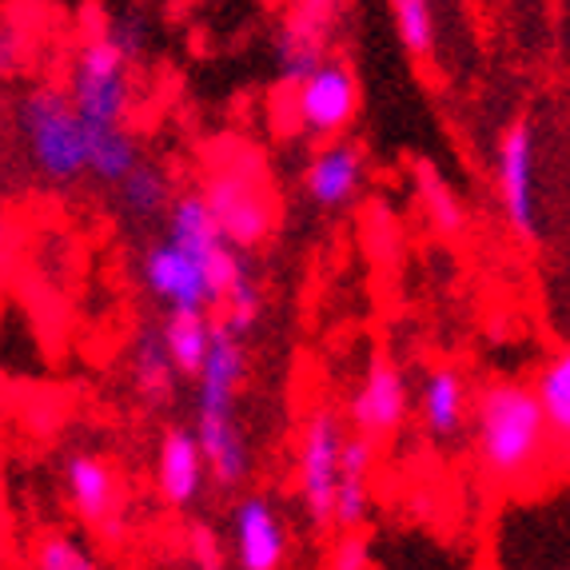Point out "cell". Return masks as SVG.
<instances>
[{"mask_svg": "<svg viewBox=\"0 0 570 570\" xmlns=\"http://www.w3.org/2000/svg\"><path fill=\"white\" fill-rule=\"evenodd\" d=\"M466 428H471L479 479L503 494L531 487L551 466V451L562 455L531 387L519 380H491L471 391Z\"/></svg>", "mask_w": 570, "mask_h": 570, "instance_id": "obj_1", "label": "cell"}, {"mask_svg": "<svg viewBox=\"0 0 570 570\" xmlns=\"http://www.w3.org/2000/svg\"><path fill=\"white\" fill-rule=\"evenodd\" d=\"M17 132L32 171L52 188H72L85 180V124L68 105L65 88L40 85L24 92L17 108Z\"/></svg>", "mask_w": 570, "mask_h": 570, "instance_id": "obj_2", "label": "cell"}, {"mask_svg": "<svg viewBox=\"0 0 570 570\" xmlns=\"http://www.w3.org/2000/svg\"><path fill=\"white\" fill-rule=\"evenodd\" d=\"M65 96L85 128H120V124H128L136 100L132 57L116 45L108 29L88 37L72 52Z\"/></svg>", "mask_w": 570, "mask_h": 570, "instance_id": "obj_3", "label": "cell"}, {"mask_svg": "<svg viewBox=\"0 0 570 570\" xmlns=\"http://www.w3.org/2000/svg\"><path fill=\"white\" fill-rule=\"evenodd\" d=\"M347 439V423L332 407H312L295 435V499L304 523L315 534L332 531V494L340 475V451Z\"/></svg>", "mask_w": 570, "mask_h": 570, "instance_id": "obj_4", "label": "cell"}, {"mask_svg": "<svg viewBox=\"0 0 570 570\" xmlns=\"http://www.w3.org/2000/svg\"><path fill=\"white\" fill-rule=\"evenodd\" d=\"M204 204H208L216 228L224 232L236 252L247 247H259L272 228H276V204H272V191H267L264 176H259L252 164L239 160H219L216 171L208 176V188L200 191Z\"/></svg>", "mask_w": 570, "mask_h": 570, "instance_id": "obj_5", "label": "cell"}, {"mask_svg": "<svg viewBox=\"0 0 570 570\" xmlns=\"http://www.w3.org/2000/svg\"><path fill=\"white\" fill-rule=\"evenodd\" d=\"M60 487L80 523L100 539L120 542L128 531V507H124V483L112 459L96 451H72L60 466Z\"/></svg>", "mask_w": 570, "mask_h": 570, "instance_id": "obj_6", "label": "cell"}, {"mask_svg": "<svg viewBox=\"0 0 570 570\" xmlns=\"http://www.w3.org/2000/svg\"><path fill=\"white\" fill-rule=\"evenodd\" d=\"M160 219H164L160 236L171 239V244H180L188 256L200 259L212 287H216V299H224V292L247 272V259H244V252H236V247L224 239V232L216 228V219H212L200 191H176Z\"/></svg>", "mask_w": 570, "mask_h": 570, "instance_id": "obj_7", "label": "cell"}, {"mask_svg": "<svg viewBox=\"0 0 570 570\" xmlns=\"http://www.w3.org/2000/svg\"><path fill=\"white\" fill-rule=\"evenodd\" d=\"M292 112L299 132L315 140H343L360 116V77L340 57H327L299 85H292Z\"/></svg>", "mask_w": 570, "mask_h": 570, "instance_id": "obj_8", "label": "cell"}, {"mask_svg": "<svg viewBox=\"0 0 570 570\" xmlns=\"http://www.w3.org/2000/svg\"><path fill=\"white\" fill-rule=\"evenodd\" d=\"M494 191L507 228L519 239L539 236V140L527 120H514L494 153Z\"/></svg>", "mask_w": 570, "mask_h": 570, "instance_id": "obj_9", "label": "cell"}, {"mask_svg": "<svg viewBox=\"0 0 570 570\" xmlns=\"http://www.w3.org/2000/svg\"><path fill=\"white\" fill-rule=\"evenodd\" d=\"M411 419V383L407 371L387 355H375L367 363V371L355 383L352 400H347V431L367 443H387L403 431V423Z\"/></svg>", "mask_w": 570, "mask_h": 570, "instance_id": "obj_10", "label": "cell"}, {"mask_svg": "<svg viewBox=\"0 0 570 570\" xmlns=\"http://www.w3.org/2000/svg\"><path fill=\"white\" fill-rule=\"evenodd\" d=\"M236 570H287L292 559V531L276 499L264 491H247L232 503L228 514V542Z\"/></svg>", "mask_w": 570, "mask_h": 570, "instance_id": "obj_11", "label": "cell"}, {"mask_svg": "<svg viewBox=\"0 0 570 570\" xmlns=\"http://www.w3.org/2000/svg\"><path fill=\"white\" fill-rule=\"evenodd\" d=\"M140 284L153 295L164 312H212L219 304L216 287H212L208 272L200 259L188 256L180 244L156 236L153 244L140 252Z\"/></svg>", "mask_w": 570, "mask_h": 570, "instance_id": "obj_12", "label": "cell"}, {"mask_svg": "<svg viewBox=\"0 0 570 570\" xmlns=\"http://www.w3.org/2000/svg\"><path fill=\"white\" fill-rule=\"evenodd\" d=\"M367 188V153L352 140H324L304 168V196L320 212L352 208Z\"/></svg>", "mask_w": 570, "mask_h": 570, "instance_id": "obj_13", "label": "cell"}, {"mask_svg": "<svg viewBox=\"0 0 570 570\" xmlns=\"http://www.w3.org/2000/svg\"><path fill=\"white\" fill-rule=\"evenodd\" d=\"M196 380V419H239V391L247 380V347L216 324Z\"/></svg>", "mask_w": 570, "mask_h": 570, "instance_id": "obj_14", "label": "cell"}, {"mask_svg": "<svg viewBox=\"0 0 570 570\" xmlns=\"http://www.w3.org/2000/svg\"><path fill=\"white\" fill-rule=\"evenodd\" d=\"M153 479L156 494L171 511H191L204 499V491H208V466H204V455L188 428H168L160 435L153 459Z\"/></svg>", "mask_w": 570, "mask_h": 570, "instance_id": "obj_15", "label": "cell"}, {"mask_svg": "<svg viewBox=\"0 0 570 570\" xmlns=\"http://www.w3.org/2000/svg\"><path fill=\"white\" fill-rule=\"evenodd\" d=\"M466 411H471V383L455 363H435L423 371L415 395V415L419 428L428 431L435 443H451L463 435Z\"/></svg>", "mask_w": 570, "mask_h": 570, "instance_id": "obj_16", "label": "cell"}, {"mask_svg": "<svg viewBox=\"0 0 570 570\" xmlns=\"http://www.w3.org/2000/svg\"><path fill=\"white\" fill-rule=\"evenodd\" d=\"M375 463H380V448L347 431L343 451H340L335 494H332V531H360V527L367 523Z\"/></svg>", "mask_w": 570, "mask_h": 570, "instance_id": "obj_17", "label": "cell"}, {"mask_svg": "<svg viewBox=\"0 0 570 570\" xmlns=\"http://www.w3.org/2000/svg\"><path fill=\"white\" fill-rule=\"evenodd\" d=\"M327 40H332V20L312 17V12L292 9L284 20V29L276 37V65L279 77L287 85H299V80L320 68L327 60Z\"/></svg>", "mask_w": 570, "mask_h": 570, "instance_id": "obj_18", "label": "cell"}, {"mask_svg": "<svg viewBox=\"0 0 570 570\" xmlns=\"http://www.w3.org/2000/svg\"><path fill=\"white\" fill-rule=\"evenodd\" d=\"M144 160V148L128 124L120 128H88L85 132V176L96 184L116 188V184Z\"/></svg>", "mask_w": 570, "mask_h": 570, "instance_id": "obj_19", "label": "cell"}, {"mask_svg": "<svg viewBox=\"0 0 570 570\" xmlns=\"http://www.w3.org/2000/svg\"><path fill=\"white\" fill-rule=\"evenodd\" d=\"M116 208H120L124 219H132V224H153L168 212L171 196V176L153 160H140L120 184H116Z\"/></svg>", "mask_w": 570, "mask_h": 570, "instance_id": "obj_20", "label": "cell"}, {"mask_svg": "<svg viewBox=\"0 0 570 570\" xmlns=\"http://www.w3.org/2000/svg\"><path fill=\"white\" fill-rule=\"evenodd\" d=\"M212 332H216V320L208 312H168L156 327L160 335L164 352H168L171 367L176 375H196L208 355V343H212Z\"/></svg>", "mask_w": 570, "mask_h": 570, "instance_id": "obj_21", "label": "cell"}, {"mask_svg": "<svg viewBox=\"0 0 570 570\" xmlns=\"http://www.w3.org/2000/svg\"><path fill=\"white\" fill-rule=\"evenodd\" d=\"M128 375H132V387L148 407H164V403L176 395V367H171L168 352H164L156 327L136 335L132 352H128Z\"/></svg>", "mask_w": 570, "mask_h": 570, "instance_id": "obj_22", "label": "cell"}, {"mask_svg": "<svg viewBox=\"0 0 570 570\" xmlns=\"http://www.w3.org/2000/svg\"><path fill=\"white\" fill-rule=\"evenodd\" d=\"M539 403L542 419H547V431L554 435L562 451H567V439H570V355L562 352H551L547 360L539 363L534 371V380L527 383Z\"/></svg>", "mask_w": 570, "mask_h": 570, "instance_id": "obj_23", "label": "cell"}, {"mask_svg": "<svg viewBox=\"0 0 570 570\" xmlns=\"http://www.w3.org/2000/svg\"><path fill=\"white\" fill-rule=\"evenodd\" d=\"M32 570H105L100 554L92 551V542L80 539L77 531H48L32 547Z\"/></svg>", "mask_w": 570, "mask_h": 570, "instance_id": "obj_24", "label": "cell"}, {"mask_svg": "<svg viewBox=\"0 0 570 570\" xmlns=\"http://www.w3.org/2000/svg\"><path fill=\"white\" fill-rule=\"evenodd\" d=\"M395 37L411 57H431L435 48V0H387Z\"/></svg>", "mask_w": 570, "mask_h": 570, "instance_id": "obj_25", "label": "cell"}, {"mask_svg": "<svg viewBox=\"0 0 570 570\" xmlns=\"http://www.w3.org/2000/svg\"><path fill=\"white\" fill-rule=\"evenodd\" d=\"M219 312H224L219 327H224V332H232L236 340H247V332L259 324V315H264V292H259L256 276H252V267H247L244 276H239L236 284L224 292V299H219Z\"/></svg>", "mask_w": 570, "mask_h": 570, "instance_id": "obj_26", "label": "cell"}, {"mask_svg": "<svg viewBox=\"0 0 570 570\" xmlns=\"http://www.w3.org/2000/svg\"><path fill=\"white\" fill-rule=\"evenodd\" d=\"M419 191H423V216L431 219V228L443 232V236H459L466 228L463 200L439 176H423V188Z\"/></svg>", "mask_w": 570, "mask_h": 570, "instance_id": "obj_27", "label": "cell"}, {"mask_svg": "<svg viewBox=\"0 0 570 570\" xmlns=\"http://www.w3.org/2000/svg\"><path fill=\"white\" fill-rule=\"evenodd\" d=\"M327 570H371V542L360 531H340L327 551Z\"/></svg>", "mask_w": 570, "mask_h": 570, "instance_id": "obj_28", "label": "cell"}, {"mask_svg": "<svg viewBox=\"0 0 570 570\" xmlns=\"http://www.w3.org/2000/svg\"><path fill=\"white\" fill-rule=\"evenodd\" d=\"M188 559L196 570H224L228 567V551L224 539H216L212 527H191L188 531Z\"/></svg>", "mask_w": 570, "mask_h": 570, "instance_id": "obj_29", "label": "cell"}, {"mask_svg": "<svg viewBox=\"0 0 570 570\" xmlns=\"http://www.w3.org/2000/svg\"><path fill=\"white\" fill-rule=\"evenodd\" d=\"M20 65V37L12 24H0V80Z\"/></svg>", "mask_w": 570, "mask_h": 570, "instance_id": "obj_30", "label": "cell"}, {"mask_svg": "<svg viewBox=\"0 0 570 570\" xmlns=\"http://www.w3.org/2000/svg\"><path fill=\"white\" fill-rule=\"evenodd\" d=\"M340 4H343V0H292V9L312 12V17H327V20L335 17V9H340Z\"/></svg>", "mask_w": 570, "mask_h": 570, "instance_id": "obj_31", "label": "cell"}, {"mask_svg": "<svg viewBox=\"0 0 570 570\" xmlns=\"http://www.w3.org/2000/svg\"><path fill=\"white\" fill-rule=\"evenodd\" d=\"M4 252H9V224L0 216V267H4Z\"/></svg>", "mask_w": 570, "mask_h": 570, "instance_id": "obj_32", "label": "cell"}]
</instances>
